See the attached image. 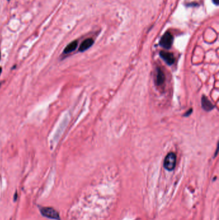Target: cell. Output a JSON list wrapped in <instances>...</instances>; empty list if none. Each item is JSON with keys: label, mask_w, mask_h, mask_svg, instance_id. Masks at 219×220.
I'll return each mask as SVG.
<instances>
[{"label": "cell", "mask_w": 219, "mask_h": 220, "mask_svg": "<svg viewBox=\"0 0 219 220\" xmlns=\"http://www.w3.org/2000/svg\"><path fill=\"white\" fill-rule=\"evenodd\" d=\"M176 165V155L174 153H169L166 156L164 160V167L169 171H172L175 169Z\"/></svg>", "instance_id": "obj_1"}, {"label": "cell", "mask_w": 219, "mask_h": 220, "mask_svg": "<svg viewBox=\"0 0 219 220\" xmlns=\"http://www.w3.org/2000/svg\"><path fill=\"white\" fill-rule=\"evenodd\" d=\"M40 211L43 216L48 217L49 219L60 220L59 214L53 208H51V207H41Z\"/></svg>", "instance_id": "obj_2"}, {"label": "cell", "mask_w": 219, "mask_h": 220, "mask_svg": "<svg viewBox=\"0 0 219 220\" xmlns=\"http://www.w3.org/2000/svg\"><path fill=\"white\" fill-rule=\"evenodd\" d=\"M173 36L170 32H166L162 36L161 40L159 41L160 46L165 49H170L172 47L173 43Z\"/></svg>", "instance_id": "obj_3"}, {"label": "cell", "mask_w": 219, "mask_h": 220, "mask_svg": "<svg viewBox=\"0 0 219 220\" xmlns=\"http://www.w3.org/2000/svg\"><path fill=\"white\" fill-rule=\"evenodd\" d=\"M159 55L168 65H172L173 64H174L175 61H176L174 54L170 52H168L165 51H161L159 53Z\"/></svg>", "instance_id": "obj_4"}, {"label": "cell", "mask_w": 219, "mask_h": 220, "mask_svg": "<svg viewBox=\"0 0 219 220\" xmlns=\"http://www.w3.org/2000/svg\"><path fill=\"white\" fill-rule=\"evenodd\" d=\"M201 104L202 108H203V110L206 111V112L211 111L214 108V107H215L213 104L208 100V98L206 97L205 95H203V97H202Z\"/></svg>", "instance_id": "obj_5"}, {"label": "cell", "mask_w": 219, "mask_h": 220, "mask_svg": "<svg viewBox=\"0 0 219 220\" xmlns=\"http://www.w3.org/2000/svg\"><path fill=\"white\" fill-rule=\"evenodd\" d=\"M157 73L156 77V83L157 86H161L163 85L164 81H165V75L163 72V71L160 68H157Z\"/></svg>", "instance_id": "obj_6"}, {"label": "cell", "mask_w": 219, "mask_h": 220, "mask_svg": "<svg viewBox=\"0 0 219 220\" xmlns=\"http://www.w3.org/2000/svg\"><path fill=\"white\" fill-rule=\"evenodd\" d=\"M93 43H94V41L91 38H88L85 39L82 43H81L80 46L78 48V51L83 52L85 50H87V49H89Z\"/></svg>", "instance_id": "obj_7"}, {"label": "cell", "mask_w": 219, "mask_h": 220, "mask_svg": "<svg viewBox=\"0 0 219 220\" xmlns=\"http://www.w3.org/2000/svg\"><path fill=\"white\" fill-rule=\"evenodd\" d=\"M77 46H78V41H73L66 46L64 50L63 53L65 54H68L72 52L75 51L76 50V48H77Z\"/></svg>", "instance_id": "obj_8"}, {"label": "cell", "mask_w": 219, "mask_h": 220, "mask_svg": "<svg viewBox=\"0 0 219 220\" xmlns=\"http://www.w3.org/2000/svg\"><path fill=\"white\" fill-rule=\"evenodd\" d=\"M191 112H192V110L191 109V110H189V112H188L186 113H185V114L184 115V116H189V115L190 114V113H191Z\"/></svg>", "instance_id": "obj_9"}, {"label": "cell", "mask_w": 219, "mask_h": 220, "mask_svg": "<svg viewBox=\"0 0 219 220\" xmlns=\"http://www.w3.org/2000/svg\"><path fill=\"white\" fill-rule=\"evenodd\" d=\"M213 2L214 4L216 5H218L219 3V0H213Z\"/></svg>", "instance_id": "obj_10"}, {"label": "cell", "mask_w": 219, "mask_h": 220, "mask_svg": "<svg viewBox=\"0 0 219 220\" xmlns=\"http://www.w3.org/2000/svg\"><path fill=\"white\" fill-rule=\"evenodd\" d=\"M1 73H2V68L0 67V75H1Z\"/></svg>", "instance_id": "obj_11"}, {"label": "cell", "mask_w": 219, "mask_h": 220, "mask_svg": "<svg viewBox=\"0 0 219 220\" xmlns=\"http://www.w3.org/2000/svg\"><path fill=\"white\" fill-rule=\"evenodd\" d=\"M0 60H1V52H0Z\"/></svg>", "instance_id": "obj_12"}, {"label": "cell", "mask_w": 219, "mask_h": 220, "mask_svg": "<svg viewBox=\"0 0 219 220\" xmlns=\"http://www.w3.org/2000/svg\"><path fill=\"white\" fill-rule=\"evenodd\" d=\"M1 83H0V86H1Z\"/></svg>", "instance_id": "obj_13"}, {"label": "cell", "mask_w": 219, "mask_h": 220, "mask_svg": "<svg viewBox=\"0 0 219 220\" xmlns=\"http://www.w3.org/2000/svg\"><path fill=\"white\" fill-rule=\"evenodd\" d=\"M8 1H10V0H8Z\"/></svg>", "instance_id": "obj_14"}]
</instances>
